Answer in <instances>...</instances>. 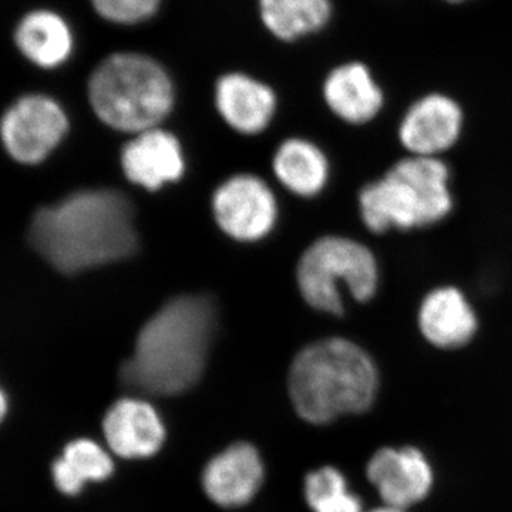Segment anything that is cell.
Masks as SVG:
<instances>
[{
  "label": "cell",
  "mask_w": 512,
  "mask_h": 512,
  "mask_svg": "<svg viewBox=\"0 0 512 512\" xmlns=\"http://www.w3.org/2000/svg\"><path fill=\"white\" fill-rule=\"evenodd\" d=\"M33 248L63 274H77L136 254L134 210L116 190L74 192L37 211L30 225Z\"/></svg>",
  "instance_id": "obj_1"
},
{
  "label": "cell",
  "mask_w": 512,
  "mask_h": 512,
  "mask_svg": "<svg viewBox=\"0 0 512 512\" xmlns=\"http://www.w3.org/2000/svg\"><path fill=\"white\" fill-rule=\"evenodd\" d=\"M217 322L208 296L184 295L165 303L138 333L124 380L161 396L187 392L204 373Z\"/></svg>",
  "instance_id": "obj_2"
},
{
  "label": "cell",
  "mask_w": 512,
  "mask_h": 512,
  "mask_svg": "<svg viewBox=\"0 0 512 512\" xmlns=\"http://www.w3.org/2000/svg\"><path fill=\"white\" fill-rule=\"evenodd\" d=\"M296 412L313 424L366 412L375 403L379 372L372 356L352 340L328 338L306 346L289 370Z\"/></svg>",
  "instance_id": "obj_3"
},
{
  "label": "cell",
  "mask_w": 512,
  "mask_h": 512,
  "mask_svg": "<svg viewBox=\"0 0 512 512\" xmlns=\"http://www.w3.org/2000/svg\"><path fill=\"white\" fill-rule=\"evenodd\" d=\"M450 170L437 157H407L359 192L363 224L372 234L439 224L453 211Z\"/></svg>",
  "instance_id": "obj_4"
},
{
  "label": "cell",
  "mask_w": 512,
  "mask_h": 512,
  "mask_svg": "<svg viewBox=\"0 0 512 512\" xmlns=\"http://www.w3.org/2000/svg\"><path fill=\"white\" fill-rule=\"evenodd\" d=\"M89 100L104 124L127 133L158 127L173 109L174 86L150 56L119 52L107 56L89 80Z\"/></svg>",
  "instance_id": "obj_5"
},
{
  "label": "cell",
  "mask_w": 512,
  "mask_h": 512,
  "mask_svg": "<svg viewBox=\"0 0 512 512\" xmlns=\"http://www.w3.org/2000/svg\"><path fill=\"white\" fill-rule=\"evenodd\" d=\"M379 264L375 254L355 239L329 235L313 242L296 269L302 298L316 311L343 315L346 289L355 301H372L379 288Z\"/></svg>",
  "instance_id": "obj_6"
},
{
  "label": "cell",
  "mask_w": 512,
  "mask_h": 512,
  "mask_svg": "<svg viewBox=\"0 0 512 512\" xmlns=\"http://www.w3.org/2000/svg\"><path fill=\"white\" fill-rule=\"evenodd\" d=\"M69 130L63 107L45 94H28L6 110L0 138L13 160L39 164L59 146Z\"/></svg>",
  "instance_id": "obj_7"
},
{
  "label": "cell",
  "mask_w": 512,
  "mask_h": 512,
  "mask_svg": "<svg viewBox=\"0 0 512 512\" xmlns=\"http://www.w3.org/2000/svg\"><path fill=\"white\" fill-rule=\"evenodd\" d=\"M215 220L237 241H258L274 228L276 201L268 185L254 175L229 178L212 198Z\"/></svg>",
  "instance_id": "obj_8"
},
{
  "label": "cell",
  "mask_w": 512,
  "mask_h": 512,
  "mask_svg": "<svg viewBox=\"0 0 512 512\" xmlns=\"http://www.w3.org/2000/svg\"><path fill=\"white\" fill-rule=\"evenodd\" d=\"M464 127L460 104L446 94L430 93L414 101L399 126L404 150L416 157H437L456 146Z\"/></svg>",
  "instance_id": "obj_9"
},
{
  "label": "cell",
  "mask_w": 512,
  "mask_h": 512,
  "mask_svg": "<svg viewBox=\"0 0 512 512\" xmlns=\"http://www.w3.org/2000/svg\"><path fill=\"white\" fill-rule=\"evenodd\" d=\"M367 477L386 505L410 507L423 501L433 487V468L414 447H386L367 464Z\"/></svg>",
  "instance_id": "obj_10"
},
{
  "label": "cell",
  "mask_w": 512,
  "mask_h": 512,
  "mask_svg": "<svg viewBox=\"0 0 512 512\" xmlns=\"http://www.w3.org/2000/svg\"><path fill=\"white\" fill-rule=\"evenodd\" d=\"M421 336L434 348L461 349L476 338L480 322L473 305L456 286H439L424 296L417 311Z\"/></svg>",
  "instance_id": "obj_11"
},
{
  "label": "cell",
  "mask_w": 512,
  "mask_h": 512,
  "mask_svg": "<svg viewBox=\"0 0 512 512\" xmlns=\"http://www.w3.org/2000/svg\"><path fill=\"white\" fill-rule=\"evenodd\" d=\"M121 165L131 183L150 191L180 180L185 168L180 141L158 127L141 131L128 141Z\"/></svg>",
  "instance_id": "obj_12"
},
{
  "label": "cell",
  "mask_w": 512,
  "mask_h": 512,
  "mask_svg": "<svg viewBox=\"0 0 512 512\" xmlns=\"http://www.w3.org/2000/svg\"><path fill=\"white\" fill-rule=\"evenodd\" d=\"M264 481V466L251 444L238 443L212 458L202 483L208 497L225 508L241 507L258 493Z\"/></svg>",
  "instance_id": "obj_13"
},
{
  "label": "cell",
  "mask_w": 512,
  "mask_h": 512,
  "mask_svg": "<svg viewBox=\"0 0 512 512\" xmlns=\"http://www.w3.org/2000/svg\"><path fill=\"white\" fill-rule=\"evenodd\" d=\"M110 450L123 458L154 456L164 443L163 421L153 406L136 399H123L110 407L103 420Z\"/></svg>",
  "instance_id": "obj_14"
},
{
  "label": "cell",
  "mask_w": 512,
  "mask_h": 512,
  "mask_svg": "<svg viewBox=\"0 0 512 512\" xmlns=\"http://www.w3.org/2000/svg\"><path fill=\"white\" fill-rule=\"evenodd\" d=\"M323 97L330 111L349 124L369 123L384 106L383 90L360 62L335 67L323 83Z\"/></svg>",
  "instance_id": "obj_15"
},
{
  "label": "cell",
  "mask_w": 512,
  "mask_h": 512,
  "mask_svg": "<svg viewBox=\"0 0 512 512\" xmlns=\"http://www.w3.org/2000/svg\"><path fill=\"white\" fill-rule=\"evenodd\" d=\"M215 104L228 126L242 134H258L274 117V90L244 73H228L215 87Z\"/></svg>",
  "instance_id": "obj_16"
},
{
  "label": "cell",
  "mask_w": 512,
  "mask_h": 512,
  "mask_svg": "<svg viewBox=\"0 0 512 512\" xmlns=\"http://www.w3.org/2000/svg\"><path fill=\"white\" fill-rule=\"evenodd\" d=\"M110 454L89 437H74L63 444L50 463L53 488L64 498H76L89 483H100L113 474Z\"/></svg>",
  "instance_id": "obj_17"
},
{
  "label": "cell",
  "mask_w": 512,
  "mask_h": 512,
  "mask_svg": "<svg viewBox=\"0 0 512 512\" xmlns=\"http://www.w3.org/2000/svg\"><path fill=\"white\" fill-rule=\"evenodd\" d=\"M15 43L26 59L42 69L62 66L74 47L69 23L52 10H35L20 20Z\"/></svg>",
  "instance_id": "obj_18"
},
{
  "label": "cell",
  "mask_w": 512,
  "mask_h": 512,
  "mask_svg": "<svg viewBox=\"0 0 512 512\" xmlns=\"http://www.w3.org/2000/svg\"><path fill=\"white\" fill-rule=\"evenodd\" d=\"M276 177L293 194L313 197L329 178L328 158L319 147L301 138L285 141L274 158Z\"/></svg>",
  "instance_id": "obj_19"
},
{
  "label": "cell",
  "mask_w": 512,
  "mask_h": 512,
  "mask_svg": "<svg viewBox=\"0 0 512 512\" xmlns=\"http://www.w3.org/2000/svg\"><path fill=\"white\" fill-rule=\"evenodd\" d=\"M262 23L279 40L293 42L328 25L330 0H259Z\"/></svg>",
  "instance_id": "obj_20"
},
{
  "label": "cell",
  "mask_w": 512,
  "mask_h": 512,
  "mask_svg": "<svg viewBox=\"0 0 512 512\" xmlns=\"http://www.w3.org/2000/svg\"><path fill=\"white\" fill-rule=\"evenodd\" d=\"M306 501L313 512H363L357 495L350 493L346 478L335 467H323L306 477Z\"/></svg>",
  "instance_id": "obj_21"
},
{
  "label": "cell",
  "mask_w": 512,
  "mask_h": 512,
  "mask_svg": "<svg viewBox=\"0 0 512 512\" xmlns=\"http://www.w3.org/2000/svg\"><path fill=\"white\" fill-rule=\"evenodd\" d=\"M101 18L117 25H136L157 12L161 0H92Z\"/></svg>",
  "instance_id": "obj_22"
},
{
  "label": "cell",
  "mask_w": 512,
  "mask_h": 512,
  "mask_svg": "<svg viewBox=\"0 0 512 512\" xmlns=\"http://www.w3.org/2000/svg\"><path fill=\"white\" fill-rule=\"evenodd\" d=\"M10 412H12V399L6 387L0 383V427L9 419Z\"/></svg>",
  "instance_id": "obj_23"
},
{
  "label": "cell",
  "mask_w": 512,
  "mask_h": 512,
  "mask_svg": "<svg viewBox=\"0 0 512 512\" xmlns=\"http://www.w3.org/2000/svg\"><path fill=\"white\" fill-rule=\"evenodd\" d=\"M370 512H404V510H402V508L390 507V505H386V507L377 508V510Z\"/></svg>",
  "instance_id": "obj_24"
},
{
  "label": "cell",
  "mask_w": 512,
  "mask_h": 512,
  "mask_svg": "<svg viewBox=\"0 0 512 512\" xmlns=\"http://www.w3.org/2000/svg\"><path fill=\"white\" fill-rule=\"evenodd\" d=\"M448 3H453V5H457V3L467 2V0H446Z\"/></svg>",
  "instance_id": "obj_25"
}]
</instances>
